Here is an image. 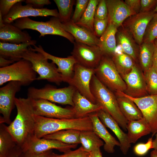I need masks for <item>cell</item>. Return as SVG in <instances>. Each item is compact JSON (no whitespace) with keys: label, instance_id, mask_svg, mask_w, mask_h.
Returning a JSON list of instances; mask_svg holds the SVG:
<instances>
[{"label":"cell","instance_id":"cell-17","mask_svg":"<svg viewBox=\"0 0 157 157\" xmlns=\"http://www.w3.org/2000/svg\"><path fill=\"white\" fill-rule=\"evenodd\" d=\"M155 13L153 10L140 12L129 17L123 23L122 26L131 33L139 45L143 42L148 24Z\"/></svg>","mask_w":157,"mask_h":157},{"label":"cell","instance_id":"cell-9","mask_svg":"<svg viewBox=\"0 0 157 157\" xmlns=\"http://www.w3.org/2000/svg\"><path fill=\"white\" fill-rule=\"evenodd\" d=\"M73 44L71 53L77 63L93 69L98 66L104 55L99 47L90 46L76 41Z\"/></svg>","mask_w":157,"mask_h":157},{"label":"cell","instance_id":"cell-10","mask_svg":"<svg viewBox=\"0 0 157 157\" xmlns=\"http://www.w3.org/2000/svg\"><path fill=\"white\" fill-rule=\"evenodd\" d=\"M115 93L128 97L135 103L149 125L152 136L156 134L157 132V94L134 98L123 92L119 91Z\"/></svg>","mask_w":157,"mask_h":157},{"label":"cell","instance_id":"cell-24","mask_svg":"<svg viewBox=\"0 0 157 157\" xmlns=\"http://www.w3.org/2000/svg\"><path fill=\"white\" fill-rule=\"evenodd\" d=\"M0 42L19 44L31 41V37L26 31H22L11 24L4 23L0 27Z\"/></svg>","mask_w":157,"mask_h":157},{"label":"cell","instance_id":"cell-8","mask_svg":"<svg viewBox=\"0 0 157 157\" xmlns=\"http://www.w3.org/2000/svg\"><path fill=\"white\" fill-rule=\"evenodd\" d=\"M95 74L105 86L115 92H124L126 83L109 56L104 55L98 66L95 69Z\"/></svg>","mask_w":157,"mask_h":157},{"label":"cell","instance_id":"cell-42","mask_svg":"<svg viewBox=\"0 0 157 157\" xmlns=\"http://www.w3.org/2000/svg\"><path fill=\"white\" fill-rule=\"evenodd\" d=\"M108 15L106 0H99L95 9L94 19H104L108 17Z\"/></svg>","mask_w":157,"mask_h":157},{"label":"cell","instance_id":"cell-1","mask_svg":"<svg viewBox=\"0 0 157 157\" xmlns=\"http://www.w3.org/2000/svg\"><path fill=\"white\" fill-rule=\"evenodd\" d=\"M15 105L16 116L7 126L17 144L21 148L28 140L34 135L35 127V114L30 98H16Z\"/></svg>","mask_w":157,"mask_h":157},{"label":"cell","instance_id":"cell-51","mask_svg":"<svg viewBox=\"0 0 157 157\" xmlns=\"http://www.w3.org/2000/svg\"><path fill=\"white\" fill-rule=\"evenodd\" d=\"M14 61L8 60L0 56V67H3L9 66L13 63Z\"/></svg>","mask_w":157,"mask_h":157},{"label":"cell","instance_id":"cell-37","mask_svg":"<svg viewBox=\"0 0 157 157\" xmlns=\"http://www.w3.org/2000/svg\"><path fill=\"white\" fill-rule=\"evenodd\" d=\"M147 84L148 94H157V70L152 66L143 73Z\"/></svg>","mask_w":157,"mask_h":157},{"label":"cell","instance_id":"cell-6","mask_svg":"<svg viewBox=\"0 0 157 157\" xmlns=\"http://www.w3.org/2000/svg\"><path fill=\"white\" fill-rule=\"evenodd\" d=\"M22 58L31 63L33 69L39 75L36 80H46L58 85L63 81L55 64L52 62H49L41 53L32 50L29 47L23 54Z\"/></svg>","mask_w":157,"mask_h":157},{"label":"cell","instance_id":"cell-33","mask_svg":"<svg viewBox=\"0 0 157 157\" xmlns=\"http://www.w3.org/2000/svg\"><path fill=\"white\" fill-rule=\"evenodd\" d=\"M81 131L74 129H68L59 131L46 135L43 138L55 140L68 144L80 143L79 137Z\"/></svg>","mask_w":157,"mask_h":157},{"label":"cell","instance_id":"cell-38","mask_svg":"<svg viewBox=\"0 0 157 157\" xmlns=\"http://www.w3.org/2000/svg\"><path fill=\"white\" fill-rule=\"evenodd\" d=\"M157 38V13H155L147 26L143 42H154Z\"/></svg>","mask_w":157,"mask_h":157},{"label":"cell","instance_id":"cell-21","mask_svg":"<svg viewBox=\"0 0 157 157\" xmlns=\"http://www.w3.org/2000/svg\"><path fill=\"white\" fill-rule=\"evenodd\" d=\"M99 118L106 126L115 134L120 143V148L122 153L126 155L131 147L127 134L124 132L117 122L108 113L101 109L96 113Z\"/></svg>","mask_w":157,"mask_h":157},{"label":"cell","instance_id":"cell-20","mask_svg":"<svg viewBox=\"0 0 157 157\" xmlns=\"http://www.w3.org/2000/svg\"><path fill=\"white\" fill-rule=\"evenodd\" d=\"M63 28L70 34L75 41L91 46H99V38L87 29L78 26L71 19L65 23H61Z\"/></svg>","mask_w":157,"mask_h":157},{"label":"cell","instance_id":"cell-55","mask_svg":"<svg viewBox=\"0 0 157 157\" xmlns=\"http://www.w3.org/2000/svg\"><path fill=\"white\" fill-rule=\"evenodd\" d=\"M153 11L155 13H157V4L156 5V7H155V8L154 10Z\"/></svg>","mask_w":157,"mask_h":157},{"label":"cell","instance_id":"cell-7","mask_svg":"<svg viewBox=\"0 0 157 157\" xmlns=\"http://www.w3.org/2000/svg\"><path fill=\"white\" fill-rule=\"evenodd\" d=\"M76 90L73 86L57 88L47 84L41 88L30 87L28 89V97L35 99H43L62 105L74 106L73 98Z\"/></svg>","mask_w":157,"mask_h":157},{"label":"cell","instance_id":"cell-49","mask_svg":"<svg viewBox=\"0 0 157 157\" xmlns=\"http://www.w3.org/2000/svg\"><path fill=\"white\" fill-rule=\"evenodd\" d=\"M22 152L21 147L17 145L10 152L7 157H19Z\"/></svg>","mask_w":157,"mask_h":157},{"label":"cell","instance_id":"cell-54","mask_svg":"<svg viewBox=\"0 0 157 157\" xmlns=\"http://www.w3.org/2000/svg\"><path fill=\"white\" fill-rule=\"evenodd\" d=\"M150 157H157V151L154 149L150 153Z\"/></svg>","mask_w":157,"mask_h":157},{"label":"cell","instance_id":"cell-41","mask_svg":"<svg viewBox=\"0 0 157 157\" xmlns=\"http://www.w3.org/2000/svg\"><path fill=\"white\" fill-rule=\"evenodd\" d=\"M89 153L85 151L81 146L75 150H71L61 155L53 152L50 157H89Z\"/></svg>","mask_w":157,"mask_h":157},{"label":"cell","instance_id":"cell-47","mask_svg":"<svg viewBox=\"0 0 157 157\" xmlns=\"http://www.w3.org/2000/svg\"><path fill=\"white\" fill-rule=\"evenodd\" d=\"M125 4L136 14L140 12V0H125Z\"/></svg>","mask_w":157,"mask_h":157},{"label":"cell","instance_id":"cell-15","mask_svg":"<svg viewBox=\"0 0 157 157\" xmlns=\"http://www.w3.org/2000/svg\"><path fill=\"white\" fill-rule=\"evenodd\" d=\"M95 69L89 68L76 63L74 67V74L69 85L74 86L82 95L92 103L96 104L90 87Z\"/></svg>","mask_w":157,"mask_h":157},{"label":"cell","instance_id":"cell-2","mask_svg":"<svg viewBox=\"0 0 157 157\" xmlns=\"http://www.w3.org/2000/svg\"><path fill=\"white\" fill-rule=\"evenodd\" d=\"M34 135L39 138L54 133L68 129L80 131H93L91 120L88 116L81 118L56 119L35 115Z\"/></svg>","mask_w":157,"mask_h":157},{"label":"cell","instance_id":"cell-11","mask_svg":"<svg viewBox=\"0 0 157 157\" xmlns=\"http://www.w3.org/2000/svg\"><path fill=\"white\" fill-rule=\"evenodd\" d=\"M22 85L18 81L9 82L0 88V124L9 125L12 122L10 119L12 110L15 105L16 94L19 92Z\"/></svg>","mask_w":157,"mask_h":157},{"label":"cell","instance_id":"cell-13","mask_svg":"<svg viewBox=\"0 0 157 157\" xmlns=\"http://www.w3.org/2000/svg\"><path fill=\"white\" fill-rule=\"evenodd\" d=\"M30 99L36 115L56 119L76 118L73 108H63L46 100Z\"/></svg>","mask_w":157,"mask_h":157},{"label":"cell","instance_id":"cell-48","mask_svg":"<svg viewBox=\"0 0 157 157\" xmlns=\"http://www.w3.org/2000/svg\"><path fill=\"white\" fill-rule=\"evenodd\" d=\"M52 150L41 153H35L28 151H22L19 157H50Z\"/></svg>","mask_w":157,"mask_h":157},{"label":"cell","instance_id":"cell-52","mask_svg":"<svg viewBox=\"0 0 157 157\" xmlns=\"http://www.w3.org/2000/svg\"><path fill=\"white\" fill-rule=\"evenodd\" d=\"M89 157H103L100 148L96 149L90 152Z\"/></svg>","mask_w":157,"mask_h":157},{"label":"cell","instance_id":"cell-22","mask_svg":"<svg viewBox=\"0 0 157 157\" xmlns=\"http://www.w3.org/2000/svg\"><path fill=\"white\" fill-rule=\"evenodd\" d=\"M92 125V130L104 142V149L109 153H113L116 146H120L119 141L117 140L108 131L106 126L101 121L96 113L88 115Z\"/></svg>","mask_w":157,"mask_h":157},{"label":"cell","instance_id":"cell-27","mask_svg":"<svg viewBox=\"0 0 157 157\" xmlns=\"http://www.w3.org/2000/svg\"><path fill=\"white\" fill-rule=\"evenodd\" d=\"M118 28L108 23L107 28L100 37L99 47L104 55L111 57L116 51L117 47L116 35Z\"/></svg>","mask_w":157,"mask_h":157},{"label":"cell","instance_id":"cell-44","mask_svg":"<svg viewBox=\"0 0 157 157\" xmlns=\"http://www.w3.org/2000/svg\"><path fill=\"white\" fill-rule=\"evenodd\" d=\"M23 0H0V13L3 17L7 15L13 6L16 3L25 1Z\"/></svg>","mask_w":157,"mask_h":157},{"label":"cell","instance_id":"cell-28","mask_svg":"<svg viewBox=\"0 0 157 157\" xmlns=\"http://www.w3.org/2000/svg\"><path fill=\"white\" fill-rule=\"evenodd\" d=\"M126 129L128 140L130 144L135 143L142 137L151 133L149 125L143 117L138 120L128 121Z\"/></svg>","mask_w":157,"mask_h":157},{"label":"cell","instance_id":"cell-35","mask_svg":"<svg viewBox=\"0 0 157 157\" xmlns=\"http://www.w3.org/2000/svg\"><path fill=\"white\" fill-rule=\"evenodd\" d=\"M99 0H89L87 8L79 21L76 23L79 26L85 28L94 33L93 24L95 12Z\"/></svg>","mask_w":157,"mask_h":157},{"label":"cell","instance_id":"cell-26","mask_svg":"<svg viewBox=\"0 0 157 157\" xmlns=\"http://www.w3.org/2000/svg\"><path fill=\"white\" fill-rule=\"evenodd\" d=\"M35 40H32L28 42L19 44L0 42V56L14 62L22 59L23 54L29 46L36 44Z\"/></svg>","mask_w":157,"mask_h":157},{"label":"cell","instance_id":"cell-12","mask_svg":"<svg viewBox=\"0 0 157 157\" xmlns=\"http://www.w3.org/2000/svg\"><path fill=\"white\" fill-rule=\"evenodd\" d=\"M78 144H68L58 140L43 138H38L34 135L31 136L21 148L22 151L41 153L52 149L65 153L76 147Z\"/></svg>","mask_w":157,"mask_h":157},{"label":"cell","instance_id":"cell-4","mask_svg":"<svg viewBox=\"0 0 157 157\" xmlns=\"http://www.w3.org/2000/svg\"><path fill=\"white\" fill-rule=\"evenodd\" d=\"M13 24L21 30L30 29L40 33V37L47 35H59L68 39L73 43L75 41L73 36L66 31L61 26V22L58 18L53 17L47 22L33 20L28 17L20 18L14 22Z\"/></svg>","mask_w":157,"mask_h":157},{"label":"cell","instance_id":"cell-18","mask_svg":"<svg viewBox=\"0 0 157 157\" xmlns=\"http://www.w3.org/2000/svg\"><path fill=\"white\" fill-rule=\"evenodd\" d=\"M34 48L31 46L29 47L32 50L39 52L42 54L48 60H50L53 63L57 65L58 72L61 74L63 81L69 83L74 74V68L77 62L72 56L66 58H61L52 55L46 52L42 46H38L35 45Z\"/></svg>","mask_w":157,"mask_h":157},{"label":"cell","instance_id":"cell-29","mask_svg":"<svg viewBox=\"0 0 157 157\" xmlns=\"http://www.w3.org/2000/svg\"><path fill=\"white\" fill-rule=\"evenodd\" d=\"M115 94L120 110L128 121L138 120L143 117L141 111L133 101L124 96Z\"/></svg>","mask_w":157,"mask_h":157},{"label":"cell","instance_id":"cell-45","mask_svg":"<svg viewBox=\"0 0 157 157\" xmlns=\"http://www.w3.org/2000/svg\"><path fill=\"white\" fill-rule=\"evenodd\" d=\"M157 4V0H140V12L154 10Z\"/></svg>","mask_w":157,"mask_h":157},{"label":"cell","instance_id":"cell-34","mask_svg":"<svg viewBox=\"0 0 157 157\" xmlns=\"http://www.w3.org/2000/svg\"><path fill=\"white\" fill-rule=\"evenodd\" d=\"M17 145L4 123L0 124V157H7Z\"/></svg>","mask_w":157,"mask_h":157},{"label":"cell","instance_id":"cell-3","mask_svg":"<svg viewBox=\"0 0 157 157\" xmlns=\"http://www.w3.org/2000/svg\"><path fill=\"white\" fill-rule=\"evenodd\" d=\"M90 87L96 104L110 115L124 131H127L128 121L120 110L115 94L103 85L95 74L91 79Z\"/></svg>","mask_w":157,"mask_h":157},{"label":"cell","instance_id":"cell-31","mask_svg":"<svg viewBox=\"0 0 157 157\" xmlns=\"http://www.w3.org/2000/svg\"><path fill=\"white\" fill-rule=\"evenodd\" d=\"M154 49V42H143L139 45L138 61L143 73L151 68L153 65Z\"/></svg>","mask_w":157,"mask_h":157},{"label":"cell","instance_id":"cell-19","mask_svg":"<svg viewBox=\"0 0 157 157\" xmlns=\"http://www.w3.org/2000/svg\"><path fill=\"white\" fill-rule=\"evenodd\" d=\"M108 11V23L118 28L122 26L124 22L129 17L136 14L120 0H106Z\"/></svg>","mask_w":157,"mask_h":157},{"label":"cell","instance_id":"cell-39","mask_svg":"<svg viewBox=\"0 0 157 157\" xmlns=\"http://www.w3.org/2000/svg\"><path fill=\"white\" fill-rule=\"evenodd\" d=\"M89 0H77L75 8L71 20L75 23L78 22L85 11Z\"/></svg>","mask_w":157,"mask_h":157},{"label":"cell","instance_id":"cell-46","mask_svg":"<svg viewBox=\"0 0 157 157\" xmlns=\"http://www.w3.org/2000/svg\"><path fill=\"white\" fill-rule=\"evenodd\" d=\"M26 4L31 5L36 8H42L45 5L51 4V2L49 0H26L25 1Z\"/></svg>","mask_w":157,"mask_h":157},{"label":"cell","instance_id":"cell-36","mask_svg":"<svg viewBox=\"0 0 157 157\" xmlns=\"http://www.w3.org/2000/svg\"><path fill=\"white\" fill-rule=\"evenodd\" d=\"M58 7L59 19L61 23L71 20V16L73 6L76 1L74 0H54Z\"/></svg>","mask_w":157,"mask_h":157},{"label":"cell","instance_id":"cell-30","mask_svg":"<svg viewBox=\"0 0 157 157\" xmlns=\"http://www.w3.org/2000/svg\"><path fill=\"white\" fill-rule=\"evenodd\" d=\"M111 57L122 77L130 73L136 63L132 58L122 51H116Z\"/></svg>","mask_w":157,"mask_h":157},{"label":"cell","instance_id":"cell-40","mask_svg":"<svg viewBox=\"0 0 157 157\" xmlns=\"http://www.w3.org/2000/svg\"><path fill=\"white\" fill-rule=\"evenodd\" d=\"M153 136L149 138L146 143H139L134 147L133 151L137 155L142 156L145 155L151 149H153Z\"/></svg>","mask_w":157,"mask_h":157},{"label":"cell","instance_id":"cell-43","mask_svg":"<svg viewBox=\"0 0 157 157\" xmlns=\"http://www.w3.org/2000/svg\"><path fill=\"white\" fill-rule=\"evenodd\" d=\"M108 23V17L103 19H94L93 27L95 35L100 37L106 30Z\"/></svg>","mask_w":157,"mask_h":157},{"label":"cell","instance_id":"cell-5","mask_svg":"<svg viewBox=\"0 0 157 157\" xmlns=\"http://www.w3.org/2000/svg\"><path fill=\"white\" fill-rule=\"evenodd\" d=\"M37 73L31 63L22 58L7 66L0 68V85L8 82L15 81L22 86H28L36 80Z\"/></svg>","mask_w":157,"mask_h":157},{"label":"cell","instance_id":"cell-53","mask_svg":"<svg viewBox=\"0 0 157 157\" xmlns=\"http://www.w3.org/2000/svg\"><path fill=\"white\" fill-rule=\"evenodd\" d=\"M153 149L157 151V133L155 134V138L153 141Z\"/></svg>","mask_w":157,"mask_h":157},{"label":"cell","instance_id":"cell-50","mask_svg":"<svg viewBox=\"0 0 157 157\" xmlns=\"http://www.w3.org/2000/svg\"><path fill=\"white\" fill-rule=\"evenodd\" d=\"M154 49L153 58V66L157 70V38L154 41Z\"/></svg>","mask_w":157,"mask_h":157},{"label":"cell","instance_id":"cell-25","mask_svg":"<svg viewBox=\"0 0 157 157\" xmlns=\"http://www.w3.org/2000/svg\"><path fill=\"white\" fill-rule=\"evenodd\" d=\"M73 101L74 104L73 108L76 118H83L103 109L101 106L92 103L76 90Z\"/></svg>","mask_w":157,"mask_h":157},{"label":"cell","instance_id":"cell-14","mask_svg":"<svg viewBox=\"0 0 157 157\" xmlns=\"http://www.w3.org/2000/svg\"><path fill=\"white\" fill-rule=\"evenodd\" d=\"M22 2H18L12 7L9 13L3 17L4 23L11 24L17 19L29 16L47 17L52 16L59 17L56 9H50L47 8H36L30 4L23 5Z\"/></svg>","mask_w":157,"mask_h":157},{"label":"cell","instance_id":"cell-16","mask_svg":"<svg viewBox=\"0 0 157 157\" xmlns=\"http://www.w3.org/2000/svg\"><path fill=\"white\" fill-rule=\"evenodd\" d=\"M122 78L126 87L124 92L128 95L138 98L149 95L143 72L137 63L130 73Z\"/></svg>","mask_w":157,"mask_h":157},{"label":"cell","instance_id":"cell-23","mask_svg":"<svg viewBox=\"0 0 157 157\" xmlns=\"http://www.w3.org/2000/svg\"><path fill=\"white\" fill-rule=\"evenodd\" d=\"M116 38L122 51L132 58L136 63L138 62L139 45L131 33L122 26L118 28Z\"/></svg>","mask_w":157,"mask_h":157},{"label":"cell","instance_id":"cell-32","mask_svg":"<svg viewBox=\"0 0 157 157\" xmlns=\"http://www.w3.org/2000/svg\"><path fill=\"white\" fill-rule=\"evenodd\" d=\"M79 139L81 146L89 153L100 148L104 144L103 141L93 131H81Z\"/></svg>","mask_w":157,"mask_h":157}]
</instances>
